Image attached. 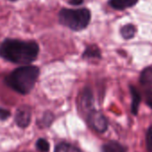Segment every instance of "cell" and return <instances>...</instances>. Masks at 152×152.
<instances>
[{
    "label": "cell",
    "instance_id": "4fadbf2b",
    "mask_svg": "<svg viewBox=\"0 0 152 152\" xmlns=\"http://www.w3.org/2000/svg\"><path fill=\"white\" fill-rule=\"evenodd\" d=\"M55 152H83V151L79 148L72 144L67 142H61L56 147Z\"/></svg>",
    "mask_w": 152,
    "mask_h": 152
},
{
    "label": "cell",
    "instance_id": "8992f818",
    "mask_svg": "<svg viewBox=\"0 0 152 152\" xmlns=\"http://www.w3.org/2000/svg\"><path fill=\"white\" fill-rule=\"evenodd\" d=\"M81 108L83 110H87V114L94 109L93 105H94V99H93V95L91 91L89 88H86L82 94L81 97V101H80Z\"/></svg>",
    "mask_w": 152,
    "mask_h": 152
},
{
    "label": "cell",
    "instance_id": "5bb4252c",
    "mask_svg": "<svg viewBox=\"0 0 152 152\" xmlns=\"http://www.w3.org/2000/svg\"><path fill=\"white\" fill-rule=\"evenodd\" d=\"M145 146L147 152H152V125H150L146 131Z\"/></svg>",
    "mask_w": 152,
    "mask_h": 152
},
{
    "label": "cell",
    "instance_id": "3957f363",
    "mask_svg": "<svg viewBox=\"0 0 152 152\" xmlns=\"http://www.w3.org/2000/svg\"><path fill=\"white\" fill-rule=\"evenodd\" d=\"M59 23L75 31L85 29L91 19V11L87 8L66 9L64 8L58 15Z\"/></svg>",
    "mask_w": 152,
    "mask_h": 152
},
{
    "label": "cell",
    "instance_id": "ba28073f",
    "mask_svg": "<svg viewBox=\"0 0 152 152\" xmlns=\"http://www.w3.org/2000/svg\"><path fill=\"white\" fill-rule=\"evenodd\" d=\"M101 152H128V148L116 140H109L102 145Z\"/></svg>",
    "mask_w": 152,
    "mask_h": 152
},
{
    "label": "cell",
    "instance_id": "5b68a950",
    "mask_svg": "<svg viewBox=\"0 0 152 152\" xmlns=\"http://www.w3.org/2000/svg\"><path fill=\"white\" fill-rule=\"evenodd\" d=\"M31 111L28 106H23L19 107L15 114V123L21 128H26L31 123Z\"/></svg>",
    "mask_w": 152,
    "mask_h": 152
},
{
    "label": "cell",
    "instance_id": "277c9868",
    "mask_svg": "<svg viewBox=\"0 0 152 152\" xmlns=\"http://www.w3.org/2000/svg\"><path fill=\"white\" fill-rule=\"evenodd\" d=\"M86 120L88 124L97 132L103 133L108 128V121L100 111L92 109L87 114Z\"/></svg>",
    "mask_w": 152,
    "mask_h": 152
},
{
    "label": "cell",
    "instance_id": "7a4b0ae2",
    "mask_svg": "<svg viewBox=\"0 0 152 152\" xmlns=\"http://www.w3.org/2000/svg\"><path fill=\"white\" fill-rule=\"evenodd\" d=\"M39 75V69L33 65H23L14 70L6 78L7 84L16 92L26 95L31 91Z\"/></svg>",
    "mask_w": 152,
    "mask_h": 152
},
{
    "label": "cell",
    "instance_id": "ac0fdd59",
    "mask_svg": "<svg viewBox=\"0 0 152 152\" xmlns=\"http://www.w3.org/2000/svg\"><path fill=\"white\" fill-rule=\"evenodd\" d=\"M83 3V0H69V4L72 6H80Z\"/></svg>",
    "mask_w": 152,
    "mask_h": 152
},
{
    "label": "cell",
    "instance_id": "7c38bea8",
    "mask_svg": "<svg viewBox=\"0 0 152 152\" xmlns=\"http://www.w3.org/2000/svg\"><path fill=\"white\" fill-rule=\"evenodd\" d=\"M83 57L87 59H91V58H100L101 57V53L100 49L98 48L96 45H91L88 46L83 53Z\"/></svg>",
    "mask_w": 152,
    "mask_h": 152
},
{
    "label": "cell",
    "instance_id": "9a60e30c",
    "mask_svg": "<svg viewBox=\"0 0 152 152\" xmlns=\"http://www.w3.org/2000/svg\"><path fill=\"white\" fill-rule=\"evenodd\" d=\"M36 147L38 148V150H39L40 152H48L49 150V143L46 139H39L36 142Z\"/></svg>",
    "mask_w": 152,
    "mask_h": 152
},
{
    "label": "cell",
    "instance_id": "6da1fadb",
    "mask_svg": "<svg viewBox=\"0 0 152 152\" xmlns=\"http://www.w3.org/2000/svg\"><path fill=\"white\" fill-rule=\"evenodd\" d=\"M39 51V45L35 41L7 39L0 45V56L9 62L23 65L35 61Z\"/></svg>",
    "mask_w": 152,
    "mask_h": 152
},
{
    "label": "cell",
    "instance_id": "9c48e42d",
    "mask_svg": "<svg viewBox=\"0 0 152 152\" xmlns=\"http://www.w3.org/2000/svg\"><path fill=\"white\" fill-rule=\"evenodd\" d=\"M139 0H108L109 6L115 10H125L134 7Z\"/></svg>",
    "mask_w": 152,
    "mask_h": 152
},
{
    "label": "cell",
    "instance_id": "2e32d148",
    "mask_svg": "<svg viewBox=\"0 0 152 152\" xmlns=\"http://www.w3.org/2000/svg\"><path fill=\"white\" fill-rule=\"evenodd\" d=\"M144 98H145L146 105L150 109H152V88L151 87H148V89L145 91Z\"/></svg>",
    "mask_w": 152,
    "mask_h": 152
},
{
    "label": "cell",
    "instance_id": "8fae6325",
    "mask_svg": "<svg viewBox=\"0 0 152 152\" xmlns=\"http://www.w3.org/2000/svg\"><path fill=\"white\" fill-rule=\"evenodd\" d=\"M136 31H137L136 27L132 23H128V24L124 25L120 30L121 36L124 39H133L135 34H136Z\"/></svg>",
    "mask_w": 152,
    "mask_h": 152
},
{
    "label": "cell",
    "instance_id": "52a82bcc",
    "mask_svg": "<svg viewBox=\"0 0 152 152\" xmlns=\"http://www.w3.org/2000/svg\"><path fill=\"white\" fill-rule=\"evenodd\" d=\"M130 93L132 97V103H131V113L133 115H137L139 113L140 104L141 102V95L139 90L132 85H130Z\"/></svg>",
    "mask_w": 152,
    "mask_h": 152
},
{
    "label": "cell",
    "instance_id": "d6986e66",
    "mask_svg": "<svg viewBox=\"0 0 152 152\" xmlns=\"http://www.w3.org/2000/svg\"><path fill=\"white\" fill-rule=\"evenodd\" d=\"M9 1H17V0H9Z\"/></svg>",
    "mask_w": 152,
    "mask_h": 152
},
{
    "label": "cell",
    "instance_id": "e0dca14e",
    "mask_svg": "<svg viewBox=\"0 0 152 152\" xmlns=\"http://www.w3.org/2000/svg\"><path fill=\"white\" fill-rule=\"evenodd\" d=\"M11 113L9 110L0 107V120H7L10 116Z\"/></svg>",
    "mask_w": 152,
    "mask_h": 152
},
{
    "label": "cell",
    "instance_id": "30bf717a",
    "mask_svg": "<svg viewBox=\"0 0 152 152\" xmlns=\"http://www.w3.org/2000/svg\"><path fill=\"white\" fill-rule=\"evenodd\" d=\"M139 80L143 87L148 88L152 86V65L147 66L141 71Z\"/></svg>",
    "mask_w": 152,
    "mask_h": 152
}]
</instances>
